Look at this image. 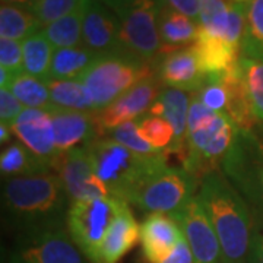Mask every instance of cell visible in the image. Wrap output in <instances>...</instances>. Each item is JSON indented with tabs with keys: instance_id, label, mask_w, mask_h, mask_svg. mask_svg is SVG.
Returning <instances> with one entry per match:
<instances>
[{
	"instance_id": "obj_7",
	"label": "cell",
	"mask_w": 263,
	"mask_h": 263,
	"mask_svg": "<svg viewBox=\"0 0 263 263\" xmlns=\"http://www.w3.org/2000/svg\"><path fill=\"white\" fill-rule=\"evenodd\" d=\"M161 10L160 0H124L113 10L120 21L124 48L154 65L162 51Z\"/></svg>"
},
{
	"instance_id": "obj_16",
	"label": "cell",
	"mask_w": 263,
	"mask_h": 263,
	"mask_svg": "<svg viewBox=\"0 0 263 263\" xmlns=\"http://www.w3.org/2000/svg\"><path fill=\"white\" fill-rule=\"evenodd\" d=\"M157 75L162 85L184 92H199L206 84L208 75L199 65L193 46L170 51L155 62Z\"/></svg>"
},
{
	"instance_id": "obj_39",
	"label": "cell",
	"mask_w": 263,
	"mask_h": 263,
	"mask_svg": "<svg viewBox=\"0 0 263 263\" xmlns=\"http://www.w3.org/2000/svg\"><path fill=\"white\" fill-rule=\"evenodd\" d=\"M162 6L177 10L189 18L195 19L197 22L200 12V0H160Z\"/></svg>"
},
{
	"instance_id": "obj_30",
	"label": "cell",
	"mask_w": 263,
	"mask_h": 263,
	"mask_svg": "<svg viewBox=\"0 0 263 263\" xmlns=\"http://www.w3.org/2000/svg\"><path fill=\"white\" fill-rule=\"evenodd\" d=\"M238 70L254 117L259 123H263V62L241 56Z\"/></svg>"
},
{
	"instance_id": "obj_41",
	"label": "cell",
	"mask_w": 263,
	"mask_h": 263,
	"mask_svg": "<svg viewBox=\"0 0 263 263\" xmlns=\"http://www.w3.org/2000/svg\"><path fill=\"white\" fill-rule=\"evenodd\" d=\"M249 263H263V222H256Z\"/></svg>"
},
{
	"instance_id": "obj_10",
	"label": "cell",
	"mask_w": 263,
	"mask_h": 263,
	"mask_svg": "<svg viewBox=\"0 0 263 263\" xmlns=\"http://www.w3.org/2000/svg\"><path fill=\"white\" fill-rule=\"evenodd\" d=\"M9 263H92L75 245L67 227L19 233Z\"/></svg>"
},
{
	"instance_id": "obj_15",
	"label": "cell",
	"mask_w": 263,
	"mask_h": 263,
	"mask_svg": "<svg viewBox=\"0 0 263 263\" xmlns=\"http://www.w3.org/2000/svg\"><path fill=\"white\" fill-rule=\"evenodd\" d=\"M82 41L84 47L98 54L123 50L122 27L117 15L100 2L85 0Z\"/></svg>"
},
{
	"instance_id": "obj_42",
	"label": "cell",
	"mask_w": 263,
	"mask_h": 263,
	"mask_svg": "<svg viewBox=\"0 0 263 263\" xmlns=\"http://www.w3.org/2000/svg\"><path fill=\"white\" fill-rule=\"evenodd\" d=\"M3 3H8V5H15V6H22V8H27L29 9L37 0H2Z\"/></svg>"
},
{
	"instance_id": "obj_37",
	"label": "cell",
	"mask_w": 263,
	"mask_h": 263,
	"mask_svg": "<svg viewBox=\"0 0 263 263\" xmlns=\"http://www.w3.org/2000/svg\"><path fill=\"white\" fill-rule=\"evenodd\" d=\"M231 2L227 0H200V12L197 24L202 28H209L221 18L230 8Z\"/></svg>"
},
{
	"instance_id": "obj_29",
	"label": "cell",
	"mask_w": 263,
	"mask_h": 263,
	"mask_svg": "<svg viewBox=\"0 0 263 263\" xmlns=\"http://www.w3.org/2000/svg\"><path fill=\"white\" fill-rule=\"evenodd\" d=\"M8 89L27 108L48 110L51 107L47 84L25 72L13 76Z\"/></svg>"
},
{
	"instance_id": "obj_12",
	"label": "cell",
	"mask_w": 263,
	"mask_h": 263,
	"mask_svg": "<svg viewBox=\"0 0 263 263\" xmlns=\"http://www.w3.org/2000/svg\"><path fill=\"white\" fill-rule=\"evenodd\" d=\"M54 170L63 181L70 203L110 196L107 187L95 173L86 148L62 154L54 164Z\"/></svg>"
},
{
	"instance_id": "obj_24",
	"label": "cell",
	"mask_w": 263,
	"mask_h": 263,
	"mask_svg": "<svg viewBox=\"0 0 263 263\" xmlns=\"http://www.w3.org/2000/svg\"><path fill=\"white\" fill-rule=\"evenodd\" d=\"M0 170L3 179H16L50 173L51 168L40 161L21 142L9 143L0 155Z\"/></svg>"
},
{
	"instance_id": "obj_43",
	"label": "cell",
	"mask_w": 263,
	"mask_h": 263,
	"mask_svg": "<svg viewBox=\"0 0 263 263\" xmlns=\"http://www.w3.org/2000/svg\"><path fill=\"white\" fill-rule=\"evenodd\" d=\"M10 133H12V130H10L9 126L0 123V142H2V143L10 142Z\"/></svg>"
},
{
	"instance_id": "obj_34",
	"label": "cell",
	"mask_w": 263,
	"mask_h": 263,
	"mask_svg": "<svg viewBox=\"0 0 263 263\" xmlns=\"http://www.w3.org/2000/svg\"><path fill=\"white\" fill-rule=\"evenodd\" d=\"M105 135H107V138L113 139L117 143L126 146L127 149L133 151L136 154H141V155H157V154L164 152V151L155 149L145 139H142L139 130H138V120L123 123L120 126L114 127L113 130L107 132Z\"/></svg>"
},
{
	"instance_id": "obj_28",
	"label": "cell",
	"mask_w": 263,
	"mask_h": 263,
	"mask_svg": "<svg viewBox=\"0 0 263 263\" xmlns=\"http://www.w3.org/2000/svg\"><path fill=\"white\" fill-rule=\"evenodd\" d=\"M84 25V8L72 12L65 18L59 19L43 29L46 37L54 50L66 47H81Z\"/></svg>"
},
{
	"instance_id": "obj_5",
	"label": "cell",
	"mask_w": 263,
	"mask_h": 263,
	"mask_svg": "<svg viewBox=\"0 0 263 263\" xmlns=\"http://www.w3.org/2000/svg\"><path fill=\"white\" fill-rule=\"evenodd\" d=\"M155 75L157 69L154 63H148L123 48L100 54L79 81L91 97L95 111H100L135 85Z\"/></svg>"
},
{
	"instance_id": "obj_40",
	"label": "cell",
	"mask_w": 263,
	"mask_h": 263,
	"mask_svg": "<svg viewBox=\"0 0 263 263\" xmlns=\"http://www.w3.org/2000/svg\"><path fill=\"white\" fill-rule=\"evenodd\" d=\"M162 263H196L195 254L192 252L184 237L180 240L177 246L174 247V250L168 254V257Z\"/></svg>"
},
{
	"instance_id": "obj_25",
	"label": "cell",
	"mask_w": 263,
	"mask_h": 263,
	"mask_svg": "<svg viewBox=\"0 0 263 263\" xmlns=\"http://www.w3.org/2000/svg\"><path fill=\"white\" fill-rule=\"evenodd\" d=\"M24 51V72L43 82L50 81V70L54 48L50 44L43 31L32 34L22 41Z\"/></svg>"
},
{
	"instance_id": "obj_33",
	"label": "cell",
	"mask_w": 263,
	"mask_h": 263,
	"mask_svg": "<svg viewBox=\"0 0 263 263\" xmlns=\"http://www.w3.org/2000/svg\"><path fill=\"white\" fill-rule=\"evenodd\" d=\"M84 5L85 0H37L29 10L41 24V27L46 28L50 24L84 8Z\"/></svg>"
},
{
	"instance_id": "obj_13",
	"label": "cell",
	"mask_w": 263,
	"mask_h": 263,
	"mask_svg": "<svg viewBox=\"0 0 263 263\" xmlns=\"http://www.w3.org/2000/svg\"><path fill=\"white\" fill-rule=\"evenodd\" d=\"M171 218L181 228L196 263H221L219 240L199 197H193Z\"/></svg>"
},
{
	"instance_id": "obj_20",
	"label": "cell",
	"mask_w": 263,
	"mask_h": 263,
	"mask_svg": "<svg viewBox=\"0 0 263 263\" xmlns=\"http://www.w3.org/2000/svg\"><path fill=\"white\" fill-rule=\"evenodd\" d=\"M199 65L208 76L222 75L234 67L241 57V48L233 46L222 38L199 27L197 38L193 44Z\"/></svg>"
},
{
	"instance_id": "obj_2",
	"label": "cell",
	"mask_w": 263,
	"mask_h": 263,
	"mask_svg": "<svg viewBox=\"0 0 263 263\" xmlns=\"http://www.w3.org/2000/svg\"><path fill=\"white\" fill-rule=\"evenodd\" d=\"M2 200L5 215L19 233L67 227L72 203L57 174L44 173L5 180Z\"/></svg>"
},
{
	"instance_id": "obj_22",
	"label": "cell",
	"mask_w": 263,
	"mask_h": 263,
	"mask_svg": "<svg viewBox=\"0 0 263 263\" xmlns=\"http://www.w3.org/2000/svg\"><path fill=\"white\" fill-rule=\"evenodd\" d=\"M199 32V24L177 10L162 6L160 15V35L162 51L170 46V50H179L181 46L195 43Z\"/></svg>"
},
{
	"instance_id": "obj_17",
	"label": "cell",
	"mask_w": 263,
	"mask_h": 263,
	"mask_svg": "<svg viewBox=\"0 0 263 263\" xmlns=\"http://www.w3.org/2000/svg\"><path fill=\"white\" fill-rule=\"evenodd\" d=\"M47 111L51 116L54 127L56 149L59 155L78 148H85L97 138H100L94 113L60 108H50Z\"/></svg>"
},
{
	"instance_id": "obj_6",
	"label": "cell",
	"mask_w": 263,
	"mask_h": 263,
	"mask_svg": "<svg viewBox=\"0 0 263 263\" xmlns=\"http://www.w3.org/2000/svg\"><path fill=\"white\" fill-rule=\"evenodd\" d=\"M221 171L245 199L254 221L263 222V123L235 132Z\"/></svg>"
},
{
	"instance_id": "obj_31",
	"label": "cell",
	"mask_w": 263,
	"mask_h": 263,
	"mask_svg": "<svg viewBox=\"0 0 263 263\" xmlns=\"http://www.w3.org/2000/svg\"><path fill=\"white\" fill-rule=\"evenodd\" d=\"M241 56L263 62V0H252L247 5Z\"/></svg>"
},
{
	"instance_id": "obj_9",
	"label": "cell",
	"mask_w": 263,
	"mask_h": 263,
	"mask_svg": "<svg viewBox=\"0 0 263 263\" xmlns=\"http://www.w3.org/2000/svg\"><path fill=\"white\" fill-rule=\"evenodd\" d=\"M124 205V200L113 196L79 200L70 205L67 231L79 250L92 263H97L107 231Z\"/></svg>"
},
{
	"instance_id": "obj_21",
	"label": "cell",
	"mask_w": 263,
	"mask_h": 263,
	"mask_svg": "<svg viewBox=\"0 0 263 263\" xmlns=\"http://www.w3.org/2000/svg\"><path fill=\"white\" fill-rule=\"evenodd\" d=\"M139 235L141 228L132 215L129 203H126L107 231L103 245L98 250L97 263H117L132 250Z\"/></svg>"
},
{
	"instance_id": "obj_3",
	"label": "cell",
	"mask_w": 263,
	"mask_h": 263,
	"mask_svg": "<svg viewBox=\"0 0 263 263\" xmlns=\"http://www.w3.org/2000/svg\"><path fill=\"white\" fill-rule=\"evenodd\" d=\"M85 148L110 196L126 203H130L151 174L167 165V151L157 155H141L110 138L100 136Z\"/></svg>"
},
{
	"instance_id": "obj_26",
	"label": "cell",
	"mask_w": 263,
	"mask_h": 263,
	"mask_svg": "<svg viewBox=\"0 0 263 263\" xmlns=\"http://www.w3.org/2000/svg\"><path fill=\"white\" fill-rule=\"evenodd\" d=\"M46 84L50 91V101H51L50 108L86 111V113L95 111L94 103L79 79H70V81L50 79Z\"/></svg>"
},
{
	"instance_id": "obj_44",
	"label": "cell",
	"mask_w": 263,
	"mask_h": 263,
	"mask_svg": "<svg viewBox=\"0 0 263 263\" xmlns=\"http://www.w3.org/2000/svg\"><path fill=\"white\" fill-rule=\"evenodd\" d=\"M94 2H100V3H103L105 6H108L111 10H114L120 3H123L124 0H94Z\"/></svg>"
},
{
	"instance_id": "obj_45",
	"label": "cell",
	"mask_w": 263,
	"mask_h": 263,
	"mask_svg": "<svg viewBox=\"0 0 263 263\" xmlns=\"http://www.w3.org/2000/svg\"><path fill=\"white\" fill-rule=\"evenodd\" d=\"M230 2H233V3H246L247 5V2H252V0H230Z\"/></svg>"
},
{
	"instance_id": "obj_27",
	"label": "cell",
	"mask_w": 263,
	"mask_h": 263,
	"mask_svg": "<svg viewBox=\"0 0 263 263\" xmlns=\"http://www.w3.org/2000/svg\"><path fill=\"white\" fill-rule=\"evenodd\" d=\"M41 24L32 12L22 6L2 3L0 8V38L24 41L32 34L40 32Z\"/></svg>"
},
{
	"instance_id": "obj_19",
	"label": "cell",
	"mask_w": 263,
	"mask_h": 263,
	"mask_svg": "<svg viewBox=\"0 0 263 263\" xmlns=\"http://www.w3.org/2000/svg\"><path fill=\"white\" fill-rule=\"evenodd\" d=\"M190 97L184 91L167 88L161 91L157 101L152 104L149 114L162 117L173 126L174 141L171 143L167 154H177L183 158L186 143H187V119Z\"/></svg>"
},
{
	"instance_id": "obj_18",
	"label": "cell",
	"mask_w": 263,
	"mask_h": 263,
	"mask_svg": "<svg viewBox=\"0 0 263 263\" xmlns=\"http://www.w3.org/2000/svg\"><path fill=\"white\" fill-rule=\"evenodd\" d=\"M183 237L181 228L171 216L149 214L142 222L139 235L145 259L149 263H162Z\"/></svg>"
},
{
	"instance_id": "obj_32",
	"label": "cell",
	"mask_w": 263,
	"mask_h": 263,
	"mask_svg": "<svg viewBox=\"0 0 263 263\" xmlns=\"http://www.w3.org/2000/svg\"><path fill=\"white\" fill-rule=\"evenodd\" d=\"M138 130L142 139L154 146L155 149L167 151L174 141L173 126L165 119L146 114L138 120Z\"/></svg>"
},
{
	"instance_id": "obj_4",
	"label": "cell",
	"mask_w": 263,
	"mask_h": 263,
	"mask_svg": "<svg viewBox=\"0 0 263 263\" xmlns=\"http://www.w3.org/2000/svg\"><path fill=\"white\" fill-rule=\"evenodd\" d=\"M235 126L226 114L209 110L192 97L189 107L187 143L183 155V168L199 181L215 171L226 158L235 136Z\"/></svg>"
},
{
	"instance_id": "obj_38",
	"label": "cell",
	"mask_w": 263,
	"mask_h": 263,
	"mask_svg": "<svg viewBox=\"0 0 263 263\" xmlns=\"http://www.w3.org/2000/svg\"><path fill=\"white\" fill-rule=\"evenodd\" d=\"M24 105L8 88L0 89V122L6 126H12L16 122L21 113L24 111Z\"/></svg>"
},
{
	"instance_id": "obj_14",
	"label": "cell",
	"mask_w": 263,
	"mask_h": 263,
	"mask_svg": "<svg viewBox=\"0 0 263 263\" xmlns=\"http://www.w3.org/2000/svg\"><path fill=\"white\" fill-rule=\"evenodd\" d=\"M10 130L38 160L43 161L51 170L54 168L60 155L56 149L54 127L47 110L25 107L16 122L10 126Z\"/></svg>"
},
{
	"instance_id": "obj_1",
	"label": "cell",
	"mask_w": 263,
	"mask_h": 263,
	"mask_svg": "<svg viewBox=\"0 0 263 263\" xmlns=\"http://www.w3.org/2000/svg\"><path fill=\"white\" fill-rule=\"evenodd\" d=\"M196 196L219 240L221 263L249 262L256 221L245 199L222 171L208 173L199 183Z\"/></svg>"
},
{
	"instance_id": "obj_23",
	"label": "cell",
	"mask_w": 263,
	"mask_h": 263,
	"mask_svg": "<svg viewBox=\"0 0 263 263\" xmlns=\"http://www.w3.org/2000/svg\"><path fill=\"white\" fill-rule=\"evenodd\" d=\"M98 53L84 47L57 48L53 54L50 79L54 81H70L81 79L88 67L98 59Z\"/></svg>"
},
{
	"instance_id": "obj_11",
	"label": "cell",
	"mask_w": 263,
	"mask_h": 263,
	"mask_svg": "<svg viewBox=\"0 0 263 263\" xmlns=\"http://www.w3.org/2000/svg\"><path fill=\"white\" fill-rule=\"evenodd\" d=\"M161 85L158 75L151 76L148 79L135 85L126 94L107 105L105 108L95 111L94 119L98 135H105L107 132L113 130L114 127L123 123L136 122L146 116L152 104L157 101L161 94Z\"/></svg>"
},
{
	"instance_id": "obj_8",
	"label": "cell",
	"mask_w": 263,
	"mask_h": 263,
	"mask_svg": "<svg viewBox=\"0 0 263 263\" xmlns=\"http://www.w3.org/2000/svg\"><path fill=\"white\" fill-rule=\"evenodd\" d=\"M197 183L200 181L187 170L170 167L167 164L151 174L130 203L143 212L171 216L195 197Z\"/></svg>"
},
{
	"instance_id": "obj_35",
	"label": "cell",
	"mask_w": 263,
	"mask_h": 263,
	"mask_svg": "<svg viewBox=\"0 0 263 263\" xmlns=\"http://www.w3.org/2000/svg\"><path fill=\"white\" fill-rule=\"evenodd\" d=\"M196 97L209 110L226 114L228 105V89L221 75L208 76L206 84L197 92Z\"/></svg>"
},
{
	"instance_id": "obj_36",
	"label": "cell",
	"mask_w": 263,
	"mask_h": 263,
	"mask_svg": "<svg viewBox=\"0 0 263 263\" xmlns=\"http://www.w3.org/2000/svg\"><path fill=\"white\" fill-rule=\"evenodd\" d=\"M0 67L6 69L12 75L24 72V51L21 41L0 38Z\"/></svg>"
}]
</instances>
